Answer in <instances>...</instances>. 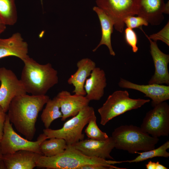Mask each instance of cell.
I'll return each instance as SVG.
<instances>
[{
	"label": "cell",
	"mask_w": 169,
	"mask_h": 169,
	"mask_svg": "<svg viewBox=\"0 0 169 169\" xmlns=\"http://www.w3.org/2000/svg\"><path fill=\"white\" fill-rule=\"evenodd\" d=\"M3 155L2 153V150L1 146V145L0 144V162L2 160V157Z\"/></svg>",
	"instance_id": "obj_34"
},
{
	"label": "cell",
	"mask_w": 169,
	"mask_h": 169,
	"mask_svg": "<svg viewBox=\"0 0 169 169\" xmlns=\"http://www.w3.org/2000/svg\"><path fill=\"white\" fill-rule=\"evenodd\" d=\"M146 167L147 169H167L166 167L160 164L158 161L156 162L149 161L146 165Z\"/></svg>",
	"instance_id": "obj_30"
},
{
	"label": "cell",
	"mask_w": 169,
	"mask_h": 169,
	"mask_svg": "<svg viewBox=\"0 0 169 169\" xmlns=\"http://www.w3.org/2000/svg\"><path fill=\"white\" fill-rule=\"evenodd\" d=\"M0 16L6 25L16 23L17 14L15 0H0Z\"/></svg>",
	"instance_id": "obj_24"
},
{
	"label": "cell",
	"mask_w": 169,
	"mask_h": 169,
	"mask_svg": "<svg viewBox=\"0 0 169 169\" xmlns=\"http://www.w3.org/2000/svg\"><path fill=\"white\" fill-rule=\"evenodd\" d=\"M169 148V141H167L157 148H155L150 150L143 151L141 152H136V153L138 154L139 155L133 160L119 161H118V164L125 162L137 163L156 157L168 158L169 156V153L167 151V150Z\"/></svg>",
	"instance_id": "obj_23"
},
{
	"label": "cell",
	"mask_w": 169,
	"mask_h": 169,
	"mask_svg": "<svg viewBox=\"0 0 169 169\" xmlns=\"http://www.w3.org/2000/svg\"><path fill=\"white\" fill-rule=\"evenodd\" d=\"M96 3L112 20L115 29L120 33L123 31L125 19L137 14L136 0H96Z\"/></svg>",
	"instance_id": "obj_8"
},
{
	"label": "cell",
	"mask_w": 169,
	"mask_h": 169,
	"mask_svg": "<svg viewBox=\"0 0 169 169\" xmlns=\"http://www.w3.org/2000/svg\"><path fill=\"white\" fill-rule=\"evenodd\" d=\"M72 146L85 156L114 160L110 154L115 148L114 142L111 136L104 140L83 139Z\"/></svg>",
	"instance_id": "obj_11"
},
{
	"label": "cell",
	"mask_w": 169,
	"mask_h": 169,
	"mask_svg": "<svg viewBox=\"0 0 169 169\" xmlns=\"http://www.w3.org/2000/svg\"><path fill=\"white\" fill-rule=\"evenodd\" d=\"M150 101L149 99H132L126 90H117L109 96L102 106L98 109L100 124L105 125L114 118L127 111L140 108Z\"/></svg>",
	"instance_id": "obj_5"
},
{
	"label": "cell",
	"mask_w": 169,
	"mask_h": 169,
	"mask_svg": "<svg viewBox=\"0 0 169 169\" xmlns=\"http://www.w3.org/2000/svg\"><path fill=\"white\" fill-rule=\"evenodd\" d=\"M106 85L105 72L100 68L96 67L85 82V96L90 101L99 100L103 96Z\"/></svg>",
	"instance_id": "obj_18"
},
{
	"label": "cell",
	"mask_w": 169,
	"mask_h": 169,
	"mask_svg": "<svg viewBox=\"0 0 169 169\" xmlns=\"http://www.w3.org/2000/svg\"><path fill=\"white\" fill-rule=\"evenodd\" d=\"M140 128L152 136H168L169 134V105L165 101L148 111Z\"/></svg>",
	"instance_id": "obj_9"
},
{
	"label": "cell",
	"mask_w": 169,
	"mask_h": 169,
	"mask_svg": "<svg viewBox=\"0 0 169 169\" xmlns=\"http://www.w3.org/2000/svg\"><path fill=\"white\" fill-rule=\"evenodd\" d=\"M6 113L0 106V141L3 134L4 123L7 115Z\"/></svg>",
	"instance_id": "obj_29"
},
{
	"label": "cell",
	"mask_w": 169,
	"mask_h": 169,
	"mask_svg": "<svg viewBox=\"0 0 169 169\" xmlns=\"http://www.w3.org/2000/svg\"><path fill=\"white\" fill-rule=\"evenodd\" d=\"M169 23L168 22L164 27L160 31L156 33H154L148 36L151 39L157 41L160 40L165 43L168 46H169Z\"/></svg>",
	"instance_id": "obj_28"
},
{
	"label": "cell",
	"mask_w": 169,
	"mask_h": 169,
	"mask_svg": "<svg viewBox=\"0 0 169 169\" xmlns=\"http://www.w3.org/2000/svg\"><path fill=\"white\" fill-rule=\"evenodd\" d=\"M6 25L4 23L0 16V35L5 30Z\"/></svg>",
	"instance_id": "obj_32"
},
{
	"label": "cell",
	"mask_w": 169,
	"mask_h": 169,
	"mask_svg": "<svg viewBox=\"0 0 169 169\" xmlns=\"http://www.w3.org/2000/svg\"><path fill=\"white\" fill-rule=\"evenodd\" d=\"M149 40L150 44V52L155 67L154 75L148 82V84H166L169 85V73L168 65L169 63V55L162 52L159 48L156 41H152L141 29Z\"/></svg>",
	"instance_id": "obj_12"
},
{
	"label": "cell",
	"mask_w": 169,
	"mask_h": 169,
	"mask_svg": "<svg viewBox=\"0 0 169 169\" xmlns=\"http://www.w3.org/2000/svg\"><path fill=\"white\" fill-rule=\"evenodd\" d=\"M125 37L126 42L132 48L133 52H137L138 49L137 46L138 38L135 32L133 29L127 27L125 30Z\"/></svg>",
	"instance_id": "obj_27"
},
{
	"label": "cell",
	"mask_w": 169,
	"mask_h": 169,
	"mask_svg": "<svg viewBox=\"0 0 169 169\" xmlns=\"http://www.w3.org/2000/svg\"><path fill=\"white\" fill-rule=\"evenodd\" d=\"M124 23L127 27L132 29L136 28H139L141 29L143 25L147 26L149 24L144 18L139 16L137 17L134 16H129L125 19Z\"/></svg>",
	"instance_id": "obj_26"
},
{
	"label": "cell",
	"mask_w": 169,
	"mask_h": 169,
	"mask_svg": "<svg viewBox=\"0 0 169 169\" xmlns=\"http://www.w3.org/2000/svg\"><path fill=\"white\" fill-rule=\"evenodd\" d=\"M93 9L98 15L100 20L102 35L100 42L92 51L95 52L101 45H105L108 47L110 54L115 56V54L112 47L111 38L113 31V23L109 16L100 8L97 6H94Z\"/></svg>",
	"instance_id": "obj_20"
},
{
	"label": "cell",
	"mask_w": 169,
	"mask_h": 169,
	"mask_svg": "<svg viewBox=\"0 0 169 169\" xmlns=\"http://www.w3.org/2000/svg\"><path fill=\"white\" fill-rule=\"evenodd\" d=\"M77 71L69 78L67 82L74 87L73 93L75 94L85 96L84 85L87 78L96 67L95 63L88 58L82 59L76 64Z\"/></svg>",
	"instance_id": "obj_19"
},
{
	"label": "cell",
	"mask_w": 169,
	"mask_h": 169,
	"mask_svg": "<svg viewBox=\"0 0 169 169\" xmlns=\"http://www.w3.org/2000/svg\"><path fill=\"white\" fill-rule=\"evenodd\" d=\"M118 85L121 88L136 90L143 93L145 97L151 100L153 107L169 99V85L156 84H139L122 78H120Z\"/></svg>",
	"instance_id": "obj_13"
},
{
	"label": "cell",
	"mask_w": 169,
	"mask_h": 169,
	"mask_svg": "<svg viewBox=\"0 0 169 169\" xmlns=\"http://www.w3.org/2000/svg\"><path fill=\"white\" fill-rule=\"evenodd\" d=\"M7 114L5 122L3 134L0 144L3 155L12 154L20 150H27L41 154L39 148L41 143L48 139L43 133L39 135L36 141L25 139L13 130ZM43 155V154H42Z\"/></svg>",
	"instance_id": "obj_7"
},
{
	"label": "cell",
	"mask_w": 169,
	"mask_h": 169,
	"mask_svg": "<svg viewBox=\"0 0 169 169\" xmlns=\"http://www.w3.org/2000/svg\"><path fill=\"white\" fill-rule=\"evenodd\" d=\"M49 99L46 95L26 94L16 96L11 101L7 114L10 121L26 139L31 141L34 138L38 114Z\"/></svg>",
	"instance_id": "obj_1"
},
{
	"label": "cell",
	"mask_w": 169,
	"mask_h": 169,
	"mask_svg": "<svg viewBox=\"0 0 169 169\" xmlns=\"http://www.w3.org/2000/svg\"><path fill=\"white\" fill-rule=\"evenodd\" d=\"M79 169H110L107 166L96 164L86 165L81 167Z\"/></svg>",
	"instance_id": "obj_31"
},
{
	"label": "cell",
	"mask_w": 169,
	"mask_h": 169,
	"mask_svg": "<svg viewBox=\"0 0 169 169\" xmlns=\"http://www.w3.org/2000/svg\"><path fill=\"white\" fill-rule=\"evenodd\" d=\"M137 14L148 23L158 25L163 21L165 3L164 0H136Z\"/></svg>",
	"instance_id": "obj_16"
},
{
	"label": "cell",
	"mask_w": 169,
	"mask_h": 169,
	"mask_svg": "<svg viewBox=\"0 0 169 169\" xmlns=\"http://www.w3.org/2000/svg\"><path fill=\"white\" fill-rule=\"evenodd\" d=\"M84 132L88 138L92 139L104 140L109 137L107 134L102 131L98 126L95 113L90 118Z\"/></svg>",
	"instance_id": "obj_25"
},
{
	"label": "cell",
	"mask_w": 169,
	"mask_h": 169,
	"mask_svg": "<svg viewBox=\"0 0 169 169\" xmlns=\"http://www.w3.org/2000/svg\"><path fill=\"white\" fill-rule=\"evenodd\" d=\"M42 155L27 150H20L11 154L3 155L2 160L5 169H33Z\"/></svg>",
	"instance_id": "obj_15"
},
{
	"label": "cell",
	"mask_w": 169,
	"mask_h": 169,
	"mask_svg": "<svg viewBox=\"0 0 169 169\" xmlns=\"http://www.w3.org/2000/svg\"><path fill=\"white\" fill-rule=\"evenodd\" d=\"M95 113L94 108L88 105L67 121L61 128L57 130L45 128L43 130V133L49 139L51 137L63 139L65 141L67 146L73 145L84 139L83 130Z\"/></svg>",
	"instance_id": "obj_6"
},
{
	"label": "cell",
	"mask_w": 169,
	"mask_h": 169,
	"mask_svg": "<svg viewBox=\"0 0 169 169\" xmlns=\"http://www.w3.org/2000/svg\"><path fill=\"white\" fill-rule=\"evenodd\" d=\"M41 115V119L46 129L49 128L55 120L62 117L59 101L56 97L49 99Z\"/></svg>",
	"instance_id": "obj_22"
},
{
	"label": "cell",
	"mask_w": 169,
	"mask_h": 169,
	"mask_svg": "<svg viewBox=\"0 0 169 169\" xmlns=\"http://www.w3.org/2000/svg\"><path fill=\"white\" fill-rule=\"evenodd\" d=\"M169 1H168L166 3H165V10L164 13L166 14H169Z\"/></svg>",
	"instance_id": "obj_33"
},
{
	"label": "cell",
	"mask_w": 169,
	"mask_h": 169,
	"mask_svg": "<svg viewBox=\"0 0 169 169\" xmlns=\"http://www.w3.org/2000/svg\"><path fill=\"white\" fill-rule=\"evenodd\" d=\"M28 53V44L20 33H14L8 38H0V59L14 56L23 61L29 57Z\"/></svg>",
	"instance_id": "obj_17"
},
{
	"label": "cell",
	"mask_w": 169,
	"mask_h": 169,
	"mask_svg": "<svg viewBox=\"0 0 169 169\" xmlns=\"http://www.w3.org/2000/svg\"><path fill=\"white\" fill-rule=\"evenodd\" d=\"M23 62L20 79L27 93L34 95H45L58 83V72L51 64H40L29 57Z\"/></svg>",
	"instance_id": "obj_2"
},
{
	"label": "cell",
	"mask_w": 169,
	"mask_h": 169,
	"mask_svg": "<svg viewBox=\"0 0 169 169\" xmlns=\"http://www.w3.org/2000/svg\"><path fill=\"white\" fill-rule=\"evenodd\" d=\"M62 114V121L67 118L73 117L85 107L89 105L90 101L85 96L75 94L72 95L66 90H62L56 96Z\"/></svg>",
	"instance_id": "obj_14"
},
{
	"label": "cell",
	"mask_w": 169,
	"mask_h": 169,
	"mask_svg": "<svg viewBox=\"0 0 169 169\" xmlns=\"http://www.w3.org/2000/svg\"><path fill=\"white\" fill-rule=\"evenodd\" d=\"M43 141L40 144L39 148L42 154L47 157H52L63 153L67 145L63 139L51 137Z\"/></svg>",
	"instance_id": "obj_21"
},
{
	"label": "cell",
	"mask_w": 169,
	"mask_h": 169,
	"mask_svg": "<svg viewBox=\"0 0 169 169\" xmlns=\"http://www.w3.org/2000/svg\"><path fill=\"white\" fill-rule=\"evenodd\" d=\"M0 106L7 112L12 100L15 97L26 94L24 87L11 70L0 68Z\"/></svg>",
	"instance_id": "obj_10"
},
{
	"label": "cell",
	"mask_w": 169,
	"mask_h": 169,
	"mask_svg": "<svg viewBox=\"0 0 169 169\" xmlns=\"http://www.w3.org/2000/svg\"><path fill=\"white\" fill-rule=\"evenodd\" d=\"M116 161L85 156L72 145L67 146L62 153L52 157L43 155L39 158L36 167L49 169H79L83 166L96 164L108 167L110 169H124L114 166Z\"/></svg>",
	"instance_id": "obj_3"
},
{
	"label": "cell",
	"mask_w": 169,
	"mask_h": 169,
	"mask_svg": "<svg viewBox=\"0 0 169 169\" xmlns=\"http://www.w3.org/2000/svg\"></svg>",
	"instance_id": "obj_35"
},
{
	"label": "cell",
	"mask_w": 169,
	"mask_h": 169,
	"mask_svg": "<svg viewBox=\"0 0 169 169\" xmlns=\"http://www.w3.org/2000/svg\"><path fill=\"white\" fill-rule=\"evenodd\" d=\"M111 137L115 148L131 154L153 149L159 141L158 138L152 136L140 127L133 125H122L116 128Z\"/></svg>",
	"instance_id": "obj_4"
}]
</instances>
